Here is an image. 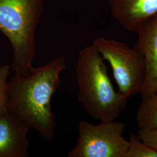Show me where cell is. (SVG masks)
<instances>
[{
  "instance_id": "7c38bea8",
  "label": "cell",
  "mask_w": 157,
  "mask_h": 157,
  "mask_svg": "<svg viewBox=\"0 0 157 157\" xmlns=\"http://www.w3.org/2000/svg\"><path fill=\"white\" fill-rule=\"evenodd\" d=\"M137 135L143 142L157 151V128L147 130H139Z\"/></svg>"
},
{
  "instance_id": "3957f363",
  "label": "cell",
  "mask_w": 157,
  "mask_h": 157,
  "mask_svg": "<svg viewBox=\"0 0 157 157\" xmlns=\"http://www.w3.org/2000/svg\"><path fill=\"white\" fill-rule=\"evenodd\" d=\"M45 0H0V31L12 49L11 72L28 76L33 69L36 34Z\"/></svg>"
},
{
  "instance_id": "7a4b0ae2",
  "label": "cell",
  "mask_w": 157,
  "mask_h": 157,
  "mask_svg": "<svg viewBox=\"0 0 157 157\" xmlns=\"http://www.w3.org/2000/svg\"><path fill=\"white\" fill-rule=\"evenodd\" d=\"M78 100L91 117L100 122L116 121L127 100L116 91L105 60L93 44L78 52L75 67Z\"/></svg>"
},
{
  "instance_id": "6da1fadb",
  "label": "cell",
  "mask_w": 157,
  "mask_h": 157,
  "mask_svg": "<svg viewBox=\"0 0 157 157\" xmlns=\"http://www.w3.org/2000/svg\"><path fill=\"white\" fill-rule=\"evenodd\" d=\"M67 69L64 56L33 67L28 76L15 73L8 82V111L36 130L45 141L54 139L56 116L51 98L61 85L60 75Z\"/></svg>"
},
{
  "instance_id": "8992f818",
  "label": "cell",
  "mask_w": 157,
  "mask_h": 157,
  "mask_svg": "<svg viewBox=\"0 0 157 157\" xmlns=\"http://www.w3.org/2000/svg\"><path fill=\"white\" fill-rule=\"evenodd\" d=\"M135 47L140 52L146 64V78L140 94L142 98L157 91V13L144 23L136 32Z\"/></svg>"
},
{
  "instance_id": "5b68a950",
  "label": "cell",
  "mask_w": 157,
  "mask_h": 157,
  "mask_svg": "<svg viewBox=\"0 0 157 157\" xmlns=\"http://www.w3.org/2000/svg\"><path fill=\"white\" fill-rule=\"evenodd\" d=\"M125 124L113 121L94 124L79 122L78 139L67 157H125L129 140L123 136Z\"/></svg>"
},
{
  "instance_id": "277c9868",
  "label": "cell",
  "mask_w": 157,
  "mask_h": 157,
  "mask_svg": "<svg viewBox=\"0 0 157 157\" xmlns=\"http://www.w3.org/2000/svg\"><path fill=\"white\" fill-rule=\"evenodd\" d=\"M92 44L109 63L121 95L128 100L140 94L146 78V64L140 52L125 43L103 37L96 38Z\"/></svg>"
},
{
  "instance_id": "ba28073f",
  "label": "cell",
  "mask_w": 157,
  "mask_h": 157,
  "mask_svg": "<svg viewBox=\"0 0 157 157\" xmlns=\"http://www.w3.org/2000/svg\"><path fill=\"white\" fill-rule=\"evenodd\" d=\"M112 17L124 29L136 32L157 13V0H109Z\"/></svg>"
},
{
  "instance_id": "30bf717a",
  "label": "cell",
  "mask_w": 157,
  "mask_h": 157,
  "mask_svg": "<svg viewBox=\"0 0 157 157\" xmlns=\"http://www.w3.org/2000/svg\"><path fill=\"white\" fill-rule=\"evenodd\" d=\"M125 157H157V151L141 140L138 135L132 134Z\"/></svg>"
},
{
  "instance_id": "8fae6325",
  "label": "cell",
  "mask_w": 157,
  "mask_h": 157,
  "mask_svg": "<svg viewBox=\"0 0 157 157\" xmlns=\"http://www.w3.org/2000/svg\"><path fill=\"white\" fill-rule=\"evenodd\" d=\"M11 72V65L0 67V117L8 112V78Z\"/></svg>"
},
{
  "instance_id": "9c48e42d",
  "label": "cell",
  "mask_w": 157,
  "mask_h": 157,
  "mask_svg": "<svg viewBox=\"0 0 157 157\" xmlns=\"http://www.w3.org/2000/svg\"><path fill=\"white\" fill-rule=\"evenodd\" d=\"M136 114V122L139 130L157 128V91L142 98Z\"/></svg>"
},
{
  "instance_id": "52a82bcc",
  "label": "cell",
  "mask_w": 157,
  "mask_h": 157,
  "mask_svg": "<svg viewBox=\"0 0 157 157\" xmlns=\"http://www.w3.org/2000/svg\"><path fill=\"white\" fill-rule=\"evenodd\" d=\"M30 129L15 115L8 112L0 117V157H28Z\"/></svg>"
}]
</instances>
